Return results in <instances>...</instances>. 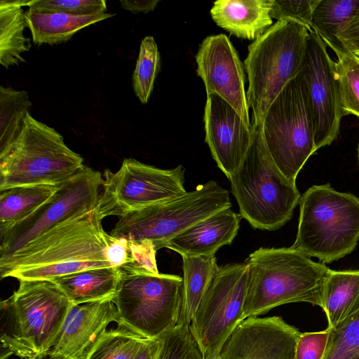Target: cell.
I'll return each instance as SVG.
<instances>
[{
    "mask_svg": "<svg viewBox=\"0 0 359 359\" xmlns=\"http://www.w3.org/2000/svg\"><path fill=\"white\" fill-rule=\"evenodd\" d=\"M302 332L280 316L250 317L224 344L223 359H294Z\"/></svg>",
    "mask_w": 359,
    "mask_h": 359,
    "instance_id": "cell-16",
    "label": "cell"
},
{
    "mask_svg": "<svg viewBox=\"0 0 359 359\" xmlns=\"http://www.w3.org/2000/svg\"><path fill=\"white\" fill-rule=\"evenodd\" d=\"M160 67L157 44L153 36H147L141 41L132 78L134 92L142 104H147L151 96Z\"/></svg>",
    "mask_w": 359,
    "mask_h": 359,
    "instance_id": "cell-30",
    "label": "cell"
},
{
    "mask_svg": "<svg viewBox=\"0 0 359 359\" xmlns=\"http://www.w3.org/2000/svg\"><path fill=\"white\" fill-rule=\"evenodd\" d=\"M112 16L114 14L107 13L79 15L64 13H39L29 9L25 12L33 42L39 46L67 41L81 29Z\"/></svg>",
    "mask_w": 359,
    "mask_h": 359,
    "instance_id": "cell-22",
    "label": "cell"
},
{
    "mask_svg": "<svg viewBox=\"0 0 359 359\" xmlns=\"http://www.w3.org/2000/svg\"><path fill=\"white\" fill-rule=\"evenodd\" d=\"M118 311L111 299L72 305L48 359H85Z\"/></svg>",
    "mask_w": 359,
    "mask_h": 359,
    "instance_id": "cell-18",
    "label": "cell"
},
{
    "mask_svg": "<svg viewBox=\"0 0 359 359\" xmlns=\"http://www.w3.org/2000/svg\"><path fill=\"white\" fill-rule=\"evenodd\" d=\"M58 186H21L1 191L0 233L34 213L55 194Z\"/></svg>",
    "mask_w": 359,
    "mask_h": 359,
    "instance_id": "cell-26",
    "label": "cell"
},
{
    "mask_svg": "<svg viewBox=\"0 0 359 359\" xmlns=\"http://www.w3.org/2000/svg\"><path fill=\"white\" fill-rule=\"evenodd\" d=\"M183 302L177 325L189 326L197 308L217 270L215 254L182 255Z\"/></svg>",
    "mask_w": 359,
    "mask_h": 359,
    "instance_id": "cell-25",
    "label": "cell"
},
{
    "mask_svg": "<svg viewBox=\"0 0 359 359\" xmlns=\"http://www.w3.org/2000/svg\"><path fill=\"white\" fill-rule=\"evenodd\" d=\"M147 339L118 325L101 336L85 359H134Z\"/></svg>",
    "mask_w": 359,
    "mask_h": 359,
    "instance_id": "cell-29",
    "label": "cell"
},
{
    "mask_svg": "<svg viewBox=\"0 0 359 359\" xmlns=\"http://www.w3.org/2000/svg\"><path fill=\"white\" fill-rule=\"evenodd\" d=\"M102 220L96 207L53 227L0 264L1 278L51 280L112 266L107 258L110 234Z\"/></svg>",
    "mask_w": 359,
    "mask_h": 359,
    "instance_id": "cell-1",
    "label": "cell"
},
{
    "mask_svg": "<svg viewBox=\"0 0 359 359\" xmlns=\"http://www.w3.org/2000/svg\"><path fill=\"white\" fill-rule=\"evenodd\" d=\"M251 145L229 179L240 215L254 228L274 231L291 219L301 194L280 171L266 146L262 123L252 119Z\"/></svg>",
    "mask_w": 359,
    "mask_h": 359,
    "instance_id": "cell-4",
    "label": "cell"
},
{
    "mask_svg": "<svg viewBox=\"0 0 359 359\" xmlns=\"http://www.w3.org/2000/svg\"><path fill=\"white\" fill-rule=\"evenodd\" d=\"M212 359H223L221 356L220 353H219L217 355H216L215 357H213Z\"/></svg>",
    "mask_w": 359,
    "mask_h": 359,
    "instance_id": "cell-42",
    "label": "cell"
},
{
    "mask_svg": "<svg viewBox=\"0 0 359 359\" xmlns=\"http://www.w3.org/2000/svg\"><path fill=\"white\" fill-rule=\"evenodd\" d=\"M102 182L100 172L84 166L74 177L60 184L34 213L0 233V264L53 227L95 209Z\"/></svg>",
    "mask_w": 359,
    "mask_h": 359,
    "instance_id": "cell-13",
    "label": "cell"
},
{
    "mask_svg": "<svg viewBox=\"0 0 359 359\" xmlns=\"http://www.w3.org/2000/svg\"><path fill=\"white\" fill-rule=\"evenodd\" d=\"M330 330L301 333L295 349L294 359H323Z\"/></svg>",
    "mask_w": 359,
    "mask_h": 359,
    "instance_id": "cell-37",
    "label": "cell"
},
{
    "mask_svg": "<svg viewBox=\"0 0 359 359\" xmlns=\"http://www.w3.org/2000/svg\"><path fill=\"white\" fill-rule=\"evenodd\" d=\"M273 0H218L210 15L220 27L238 38L255 40L273 25Z\"/></svg>",
    "mask_w": 359,
    "mask_h": 359,
    "instance_id": "cell-20",
    "label": "cell"
},
{
    "mask_svg": "<svg viewBox=\"0 0 359 359\" xmlns=\"http://www.w3.org/2000/svg\"><path fill=\"white\" fill-rule=\"evenodd\" d=\"M184 168L161 169L125 158L115 172L105 170L97 210L103 219L128 213L186 194Z\"/></svg>",
    "mask_w": 359,
    "mask_h": 359,
    "instance_id": "cell-11",
    "label": "cell"
},
{
    "mask_svg": "<svg viewBox=\"0 0 359 359\" xmlns=\"http://www.w3.org/2000/svg\"><path fill=\"white\" fill-rule=\"evenodd\" d=\"M196 61L207 95L220 96L252 128L243 66L229 39L223 34L206 37L199 46Z\"/></svg>",
    "mask_w": 359,
    "mask_h": 359,
    "instance_id": "cell-15",
    "label": "cell"
},
{
    "mask_svg": "<svg viewBox=\"0 0 359 359\" xmlns=\"http://www.w3.org/2000/svg\"><path fill=\"white\" fill-rule=\"evenodd\" d=\"M29 10L39 13H64L86 15L104 13V0H32Z\"/></svg>",
    "mask_w": 359,
    "mask_h": 359,
    "instance_id": "cell-34",
    "label": "cell"
},
{
    "mask_svg": "<svg viewBox=\"0 0 359 359\" xmlns=\"http://www.w3.org/2000/svg\"><path fill=\"white\" fill-rule=\"evenodd\" d=\"M311 30L295 20L281 19L249 45L244 66L254 121L262 123L273 100L302 70Z\"/></svg>",
    "mask_w": 359,
    "mask_h": 359,
    "instance_id": "cell-6",
    "label": "cell"
},
{
    "mask_svg": "<svg viewBox=\"0 0 359 359\" xmlns=\"http://www.w3.org/2000/svg\"><path fill=\"white\" fill-rule=\"evenodd\" d=\"M204 123L205 141L217 166L229 180L251 145L252 128L216 93L207 95Z\"/></svg>",
    "mask_w": 359,
    "mask_h": 359,
    "instance_id": "cell-17",
    "label": "cell"
},
{
    "mask_svg": "<svg viewBox=\"0 0 359 359\" xmlns=\"http://www.w3.org/2000/svg\"><path fill=\"white\" fill-rule=\"evenodd\" d=\"M120 277L118 267L83 270L51 279L73 305L113 299Z\"/></svg>",
    "mask_w": 359,
    "mask_h": 359,
    "instance_id": "cell-21",
    "label": "cell"
},
{
    "mask_svg": "<svg viewBox=\"0 0 359 359\" xmlns=\"http://www.w3.org/2000/svg\"><path fill=\"white\" fill-rule=\"evenodd\" d=\"M359 9V0H320L314 8L311 29L336 55L346 53L337 34L348 25Z\"/></svg>",
    "mask_w": 359,
    "mask_h": 359,
    "instance_id": "cell-27",
    "label": "cell"
},
{
    "mask_svg": "<svg viewBox=\"0 0 359 359\" xmlns=\"http://www.w3.org/2000/svg\"><path fill=\"white\" fill-rule=\"evenodd\" d=\"M31 1L1 0L0 2V63L8 69L25 62L22 55L29 50V38L24 35L28 27L22 6H29Z\"/></svg>",
    "mask_w": 359,
    "mask_h": 359,
    "instance_id": "cell-24",
    "label": "cell"
},
{
    "mask_svg": "<svg viewBox=\"0 0 359 359\" xmlns=\"http://www.w3.org/2000/svg\"><path fill=\"white\" fill-rule=\"evenodd\" d=\"M245 263L248 283L242 321L276 306L307 302L323 308L325 282L330 270L292 248H259Z\"/></svg>",
    "mask_w": 359,
    "mask_h": 359,
    "instance_id": "cell-2",
    "label": "cell"
},
{
    "mask_svg": "<svg viewBox=\"0 0 359 359\" xmlns=\"http://www.w3.org/2000/svg\"><path fill=\"white\" fill-rule=\"evenodd\" d=\"M329 328H335L359 311V270L330 269L323 294Z\"/></svg>",
    "mask_w": 359,
    "mask_h": 359,
    "instance_id": "cell-23",
    "label": "cell"
},
{
    "mask_svg": "<svg viewBox=\"0 0 359 359\" xmlns=\"http://www.w3.org/2000/svg\"><path fill=\"white\" fill-rule=\"evenodd\" d=\"M337 38L346 52L359 57V9L352 20L337 34Z\"/></svg>",
    "mask_w": 359,
    "mask_h": 359,
    "instance_id": "cell-38",
    "label": "cell"
},
{
    "mask_svg": "<svg viewBox=\"0 0 359 359\" xmlns=\"http://www.w3.org/2000/svg\"><path fill=\"white\" fill-rule=\"evenodd\" d=\"M107 258L112 266L121 267L130 262L129 241L110 235L107 248Z\"/></svg>",
    "mask_w": 359,
    "mask_h": 359,
    "instance_id": "cell-39",
    "label": "cell"
},
{
    "mask_svg": "<svg viewBox=\"0 0 359 359\" xmlns=\"http://www.w3.org/2000/svg\"><path fill=\"white\" fill-rule=\"evenodd\" d=\"M118 268L120 277L112 299L118 311L117 324L149 339L176 327L182 306L183 278Z\"/></svg>",
    "mask_w": 359,
    "mask_h": 359,
    "instance_id": "cell-8",
    "label": "cell"
},
{
    "mask_svg": "<svg viewBox=\"0 0 359 359\" xmlns=\"http://www.w3.org/2000/svg\"><path fill=\"white\" fill-rule=\"evenodd\" d=\"M241 218L231 208L219 210L167 241L164 248L181 256L214 255L221 247L233 242Z\"/></svg>",
    "mask_w": 359,
    "mask_h": 359,
    "instance_id": "cell-19",
    "label": "cell"
},
{
    "mask_svg": "<svg viewBox=\"0 0 359 359\" xmlns=\"http://www.w3.org/2000/svg\"><path fill=\"white\" fill-rule=\"evenodd\" d=\"M229 208V191L210 180L182 196L118 217L110 235L128 241H149L157 251L193 224Z\"/></svg>",
    "mask_w": 359,
    "mask_h": 359,
    "instance_id": "cell-9",
    "label": "cell"
},
{
    "mask_svg": "<svg viewBox=\"0 0 359 359\" xmlns=\"http://www.w3.org/2000/svg\"><path fill=\"white\" fill-rule=\"evenodd\" d=\"M299 204V224L292 248L324 264L355 250L359 240V198L339 192L327 183L309 187Z\"/></svg>",
    "mask_w": 359,
    "mask_h": 359,
    "instance_id": "cell-5",
    "label": "cell"
},
{
    "mask_svg": "<svg viewBox=\"0 0 359 359\" xmlns=\"http://www.w3.org/2000/svg\"><path fill=\"white\" fill-rule=\"evenodd\" d=\"M156 359H205L189 326L177 325L159 337Z\"/></svg>",
    "mask_w": 359,
    "mask_h": 359,
    "instance_id": "cell-33",
    "label": "cell"
},
{
    "mask_svg": "<svg viewBox=\"0 0 359 359\" xmlns=\"http://www.w3.org/2000/svg\"><path fill=\"white\" fill-rule=\"evenodd\" d=\"M358 164H359V142L358 146Z\"/></svg>",
    "mask_w": 359,
    "mask_h": 359,
    "instance_id": "cell-43",
    "label": "cell"
},
{
    "mask_svg": "<svg viewBox=\"0 0 359 359\" xmlns=\"http://www.w3.org/2000/svg\"><path fill=\"white\" fill-rule=\"evenodd\" d=\"M343 116L359 118V57L344 53L336 62Z\"/></svg>",
    "mask_w": 359,
    "mask_h": 359,
    "instance_id": "cell-31",
    "label": "cell"
},
{
    "mask_svg": "<svg viewBox=\"0 0 359 359\" xmlns=\"http://www.w3.org/2000/svg\"><path fill=\"white\" fill-rule=\"evenodd\" d=\"M158 0H141V1H120L123 8L136 14L138 13H147L154 10L156 7Z\"/></svg>",
    "mask_w": 359,
    "mask_h": 359,
    "instance_id": "cell-40",
    "label": "cell"
},
{
    "mask_svg": "<svg viewBox=\"0 0 359 359\" xmlns=\"http://www.w3.org/2000/svg\"><path fill=\"white\" fill-rule=\"evenodd\" d=\"M130 262L121 267L139 272L158 273L156 250L149 241H128Z\"/></svg>",
    "mask_w": 359,
    "mask_h": 359,
    "instance_id": "cell-36",
    "label": "cell"
},
{
    "mask_svg": "<svg viewBox=\"0 0 359 359\" xmlns=\"http://www.w3.org/2000/svg\"><path fill=\"white\" fill-rule=\"evenodd\" d=\"M329 330L323 359H359V311L337 327Z\"/></svg>",
    "mask_w": 359,
    "mask_h": 359,
    "instance_id": "cell-32",
    "label": "cell"
},
{
    "mask_svg": "<svg viewBox=\"0 0 359 359\" xmlns=\"http://www.w3.org/2000/svg\"><path fill=\"white\" fill-rule=\"evenodd\" d=\"M248 283L245 262L219 266L211 279L189 325L205 359L217 355L242 322Z\"/></svg>",
    "mask_w": 359,
    "mask_h": 359,
    "instance_id": "cell-12",
    "label": "cell"
},
{
    "mask_svg": "<svg viewBox=\"0 0 359 359\" xmlns=\"http://www.w3.org/2000/svg\"><path fill=\"white\" fill-rule=\"evenodd\" d=\"M72 305L50 280H19L18 290L1 302V358L48 357Z\"/></svg>",
    "mask_w": 359,
    "mask_h": 359,
    "instance_id": "cell-3",
    "label": "cell"
},
{
    "mask_svg": "<svg viewBox=\"0 0 359 359\" xmlns=\"http://www.w3.org/2000/svg\"><path fill=\"white\" fill-rule=\"evenodd\" d=\"M160 346L158 337L147 339L140 348L134 359H156Z\"/></svg>",
    "mask_w": 359,
    "mask_h": 359,
    "instance_id": "cell-41",
    "label": "cell"
},
{
    "mask_svg": "<svg viewBox=\"0 0 359 359\" xmlns=\"http://www.w3.org/2000/svg\"><path fill=\"white\" fill-rule=\"evenodd\" d=\"M262 131L276 166L285 177L296 182L299 171L317 151L313 111L301 71L269 106L262 121Z\"/></svg>",
    "mask_w": 359,
    "mask_h": 359,
    "instance_id": "cell-10",
    "label": "cell"
},
{
    "mask_svg": "<svg viewBox=\"0 0 359 359\" xmlns=\"http://www.w3.org/2000/svg\"><path fill=\"white\" fill-rule=\"evenodd\" d=\"M326 47L313 31H309L301 72L313 111L316 150L337 138L343 117L336 62Z\"/></svg>",
    "mask_w": 359,
    "mask_h": 359,
    "instance_id": "cell-14",
    "label": "cell"
},
{
    "mask_svg": "<svg viewBox=\"0 0 359 359\" xmlns=\"http://www.w3.org/2000/svg\"><path fill=\"white\" fill-rule=\"evenodd\" d=\"M319 1L320 0H273L271 17L277 20L293 19L311 29L313 11Z\"/></svg>",
    "mask_w": 359,
    "mask_h": 359,
    "instance_id": "cell-35",
    "label": "cell"
},
{
    "mask_svg": "<svg viewBox=\"0 0 359 359\" xmlns=\"http://www.w3.org/2000/svg\"><path fill=\"white\" fill-rule=\"evenodd\" d=\"M32 105L27 91L1 86L0 153L6 150L20 135Z\"/></svg>",
    "mask_w": 359,
    "mask_h": 359,
    "instance_id": "cell-28",
    "label": "cell"
},
{
    "mask_svg": "<svg viewBox=\"0 0 359 359\" xmlns=\"http://www.w3.org/2000/svg\"><path fill=\"white\" fill-rule=\"evenodd\" d=\"M83 159L55 129L29 114L19 137L0 153V191L21 186H58L83 168Z\"/></svg>",
    "mask_w": 359,
    "mask_h": 359,
    "instance_id": "cell-7",
    "label": "cell"
}]
</instances>
